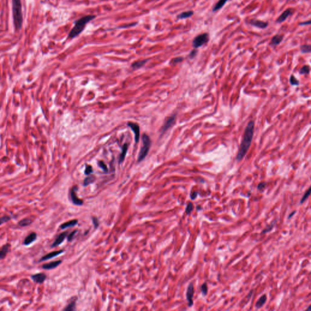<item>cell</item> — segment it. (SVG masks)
I'll use <instances>...</instances> for the list:
<instances>
[{
	"label": "cell",
	"mask_w": 311,
	"mask_h": 311,
	"mask_svg": "<svg viewBox=\"0 0 311 311\" xmlns=\"http://www.w3.org/2000/svg\"><path fill=\"white\" fill-rule=\"evenodd\" d=\"M68 231H64V232L61 233L57 237V238L55 240L54 242L52 243V244L51 246V247L54 248V247L60 246V245L64 241L66 237L68 236Z\"/></svg>",
	"instance_id": "cell-11"
},
{
	"label": "cell",
	"mask_w": 311,
	"mask_h": 311,
	"mask_svg": "<svg viewBox=\"0 0 311 311\" xmlns=\"http://www.w3.org/2000/svg\"><path fill=\"white\" fill-rule=\"evenodd\" d=\"M128 126L131 127V128L132 129V130L133 131V132L134 133V134H135V141L136 143H137L139 142V137H140V129H139V125H137L136 123H131V122H129L128 123Z\"/></svg>",
	"instance_id": "cell-13"
},
{
	"label": "cell",
	"mask_w": 311,
	"mask_h": 311,
	"mask_svg": "<svg viewBox=\"0 0 311 311\" xmlns=\"http://www.w3.org/2000/svg\"><path fill=\"white\" fill-rule=\"evenodd\" d=\"M201 291L203 295H206L208 292V287L206 283H204L201 286Z\"/></svg>",
	"instance_id": "cell-34"
},
{
	"label": "cell",
	"mask_w": 311,
	"mask_h": 311,
	"mask_svg": "<svg viewBox=\"0 0 311 311\" xmlns=\"http://www.w3.org/2000/svg\"><path fill=\"white\" fill-rule=\"evenodd\" d=\"M210 36L207 32L203 33L200 35H198L194 38L192 42V45L195 49H197L203 45L207 44L209 42Z\"/></svg>",
	"instance_id": "cell-5"
},
{
	"label": "cell",
	"mask_w": 311,
	"mask_h": 311,
	"mask_svg": "<svg viewBox=\"0 0 311 311\" xmlns=\"http://www.w3.org/2000/svg\"><path fill=\"white\" fill-rule=\"evenodd\" d=\"M62 263V260L52 261L49 263H46V264H43L42 268L44 270H51L53 269H55L57 267H58L59 265H60Z\"/></svg>",
	"instance_id": "cell-15"
},
{
	"label": "cell",
	"mask_w": 311,
	"mask_h": 311,
	"mask_svg": "<svg viewBox=\"0 0 311 311\" xmlns=\"http://www.w3.org/2000/svg\"><path fill=\"white\" fill-rule=\"evenodd\" d=\"M254 122L253 121H250L247 125L246 130L244 131L242 140L240 145L239 151H238V153L236 156V160L238 161H241L247 153V151L251 145V143H252V141L254 133Z\"/></svg>",
	"instance_id": "cell-1"
},
{
	"label": "cell",
	"mask_w": 311,
	"mask_h": 311,
	"mask_svg": "<svg viewBox=\"0 0 311 311\" xmlns=\"http://www.w3.org/2000/svg\"><path fill=\"white\" fill-rule=\"evenodd\" d=\"M10 220H11V217L10 216L6 215V216L1 217H0V226H1V225L9 222Z\"/></svg>",
	"instance_id": "cell-28"
},
{
	"label": "cell",
	"mask_w": 311,
	"mask_h": 311,
	"mask_svg": "<svg viewBox=\"0 0 311 311\" xmlns=\"http://www.w3.org/2000/svg\"><path fill=\"white\" fill-rule=\"evenodd\" d=\"M266 186V182H261L258 184V189L259 190H264V188H265Z\"/></svg>",
	"instance_id": "cell-39"
},
{
	"label": "cell",
	"mask_w": 311,
	"mask_h": 311,
	"mask_svg": "<svg viewBox=\"0 0 311 311\" xmlns=\"http://www.w3.org/2000/svg\"><path fill=\"white\" fill-rule=\"evenodd\" d=\"M175 116H172L170 117H169L167 121L164 123L163 126L162 128V133H163L164 132L166 131L167 130H168L172 125H173L175 122Z\"/></svg>",
	"instance_id": "cell-16"
},
{
	"label": "cell",
	"mask_w": 311,
	"mask_h": 311,
	"mask_svg": "<svg viewBox=\"0 0 311 311\" xmlns=\"http://www.w3.org/2000/svg\"><path fill=\"white\" fill-rule=\"evenodd\" d=\"M293 12H294V10L292 9H290V8L287 9L282 13L278 18L276 19V22L277 23L280 24L284 21H285L287 19V18H288L290 16L292 15Z\"/></svg>",
	"instance_id": "cell-8"
},
{
	"label": "cell",
	"mask_w": 311,
	"mask_h": 311,
	"mask_svg": "<svg viewBox=\"0 0 311 311\" xmlns=\"http://www.w3.org/2000/svg\"><path fill=\"white\" fill-rule=\"evenodd\" d=\"M98 165H99V167H100L104 171H105V172H107V171H108V168H107V165H106V164H105L103 162H102V161L99 162V163H98Z\"/></svg>",
	"instance_id": "cell-37"
},
{
	"label": "cell",
	"mask_w": 311,
	"mask_h": 311,
	"mask_svg": "<svg viewBox=\"0 0 311 311\" xmlns=\"http://www.w3.org/2000/svg\"><path fill=\"white\" fill-rule=\"evenodd\" d=\"M197 195H198V193L197 192V191H194V192L191 193V195H190L191 199H196V197H197Z\"/></svg>",
	"instance_id": "cell-43"
},
{
	"label": "cell",
	"mask_w": 311,
	"mask_h": 311,
	"mask_svg": "<svg viewBox=\"0 0 311 311\" xmlns=\"http://www.w3.org/2000/svg\"><path fill=\"white\" fill-rule=\"evenodd\" d=\"M283 38H284V35L276 34L272 38V39H271L270 44L272 46L279 45L283 40Z\"/></svg>",
	"instance_id": "cell-18"
},
{
	"label": "cell",
	"mask_w": 311,
	"mask_h": 311,
	"mask_svg": "<svg viewBox=\"0 0 311 311\" xmlns=\"http://www.w3.org/2000/svg\"><path fill=\"white\" fill-rule=\"evenodd\" d=\"M295 212H296V211L295 210V211H293V212H292V213H291L290 214V215L289 216V217H288V218H289H289H290V217H291V216H294V214L295 213Z\"/></svg>",
	"instance_id": "cell-45"
},
{
	"label": "cell",
	"mask_w": 311,
	"mask_h": 311,
	"mask_svg": "<svg viewBox=\"0 0 311 311\" xmlns=\"http://www.w3.org/2000/svg\"><path fill=\"white\" fill-rule=\"evenodd\" d=\"M12 14L14 24L16 31L22 28L23 23V15L22 10L21 0H12Z\"/></svg>",
	"instance_id": "cell-2"
},
{
	"label": "cell",
	"mask_w": 311,
	"mask_h": 311,
	"mask_svg": "<svg viewBox=\"0 0 311 311\" xmlns=\"http://www.w3.org/2000/svg\"><path fill=\"white\" fill-rule=\"evenodd\" d=\"M96 17V15H89L84 16L80 18V19H78V20L75 22L74 26L70 31L68 37L69 38L72 39L77 37L79 34H80L84 30L87 24L88 23L89 21H92V19H94Z\"/></svg>",
	"instance_id": "cell-3"
},
{
	"label": "cell",
	"mask_w": 311,
	"mask_h": 311,
	"mask_svg": "<svg viewBox=\"0 0 311 311\" xmlns=\"http://www.w3.org/2000/svg\"><path fill=\"white\" fill-rule=\"evenodd\" d=\"M193 14H194V12L193 10H187V11L183 12L181 13L180 14H179L177 16V18L179 19H186V18H190L191 17H192Z\"/></svg>",
	"instance_id": "cell-20"
},
{
	"label": "cell",
	"mask_w": 311,
	"mask_h": 311,
	"mask_svg": "<svg viewBox=\"0 0 311 311\" xmlns=\"http://www.w3.org/2000/svg\"><path fill=\"white\" fill-rule=\"evenodd\" d=\"M77 224H78V220H72L69 221L68 222H66L62 224L61 226H60V228L62 229H67V228H69V227H74V226H76Z\"/></svg>",
	"instance_id": "cell-19"
},
{
	"label": "cell",
	"mask_w": 311,
	"mask_h": 311,
	"mask_svg": "<svg viewBox=\"0 0 311 311\" xmlns=\"http://www.w3.org/2000/svg\"><path fill=\"white\" fill-rule=\"evenodd\" d=\"M77 190V186H74L71 190V191H70L71 199L72 203L76 205V206H82V205L83 204V201L82 199H79V198L77 197V193H76Z\"/></svg>",
	"instance_id": "cell-7"
},
{
	"label": "cell",
	"mask_w": 311,
	"mask_h": 311,
	"mask_svg": "<svg viewBox=\"0 0 311 311\" xmlns=\"http://www.w3.org/2000/svg\"><path fill=\"white\" fill-rule=\"evenodd\" d=\"M229 0H219V1L216 3V4L213 7L212 9L213 12H216L217 10H220L221 9H222L224 7V6L226 4V3Z\"/></svg>",
	"instance_id": "cell-22"
},
{
	"label": "cell",
	"mask_w": 311,
	"mask_h": 311,
	"mask_svg": "<svg viewBox=\"0 0 311 311\" xmlns=\"http://www.w3.org/2000/svg\"><path fill=\"white\" fill-rule=\"evenodd\" d=\"M310 306H309V308H308V309H306V310H310Z\"/></svg>",
	"instance_id": "cell-46"
},
{
	"label": "cell",
	"mask_w": 311,
	"mask_h": 311,
	"mask_svg": "<svg viewBox=\"0 0 311 311\" xmlns=\"http://www.w3.org/2000/svg\"><path fill=\"white\" fill-rule=\"evenodd\" d=\"M63 252H64L63 250L54 251V252H51L49 254H48L44 255L43 256H42L41 258L39 260L38 262L40 263V262H43V261H45L51 260V259L53 258H55V257H56V256H58L62 254Z\"/></svg>",
	"instance_id": "cell-9"
},
{
	"label": "cell",
	"mask_w": 311,
	"mask_h": 311,
	"mask_svg": "<svg viewBox=\"0 0 311 311\" xmlns=\"http://www.w3.org/2000/svg\"><path fill=\"white\" fill-rule=\"evenodd\" d=\"M276 222V221L275 220V221H274V222H272V224H271L270 225V226H267V227L262 231V233L264 234V233H266V232H269V231H270L271 230H272V229H273V227L275 226Z\"/></svg>",
	"instance_id": "cell-33"
},
{
	"label": "cell",
	"mask_w": 311,
	"mask_h": 311,
	"mask_svg": "<svg viewBox=\"0 0 311 311\" xmlns=\"http://www.w3.org/2000/svg\"><path fill=\"white\" fill-rule=\"evenodd\" d=\"M92 222H93L95 228H97L98 226H99V221L97 217H92Z\"/></svg>",
	"instance_id": "cell-41"
},
{
	"label": "cell",
	"mask_w": 311,
	"mask_h": 311,
	"mask_svg": "<svg viewBox=\"0 0 311 311\" xmlns=\"http://www.w3.org/2000/svg\"><path fill=\"white\" fill-rule=\"evenodd\" d=\"M183 58L182 57H176L174 59L172 60V63H179V62H181L182 60H183Z\"/></svg>",
	"instance_id": "cell-40"
},
{
	"label": "cell",
	"mask_w": 311,
	"mask_h": 311,
	"mask_svg": "<svg viewBox=\"0 0 311 311\" xmlns=\"http://www.w3.org/2000/svg\"><path fill=\"white\" fill-rule=\"evenodd\" d=\"M142 141L143 147H142L139 155L138 156V162H141L147 156L151 145V140L149 136H148L147 134H144L142 136Z\"/></svg>",
	"instance_id": "cell-4"
},
{
	"label": "cell",
	"mask_w": 311,
	"mask_h": 311,
	"mask_svg": "<svg viewBox=\"0 0 311 311\" xmlns=\"http://www.w3.org/2000/svg\"><path fill=\"white\" fill-rule=\"evenodd\" d=\"M249 23L250 25L254 26V27L260 28L261 29H266L268 26L267 22L259 20V19H252L249 21Z\"/></svg>",
	"instance_id": "cell-12"
},
{
	"label": "cell",
	"mask_w": 311,
	"mask_h": 311,
	"mask_svg": "<svg viewBox=\"0 0 311 311\" xmlns=\"http://www.w3.org/2000/svg\"><path fill=\"white\" fill-rule=\"evenodd\" d=\"M310 23H311L310 20H308V21H304V22L300 23H299V25H300V26H306V25H310Z\"/></svg>",
	"instance_id": "cell-44"
},
{
	"label": "cell",
	"mask_w": 311,
	"mask_h": 311,
	"mask_svg": "<svg viewBox=\"0 0 311 311\" xmlns=\"http://www.w3.org/2000/svg\"><path fill=\"white\" fill-rule=\"evenodd\" d=\"M37 238V235L35 232H32L26 237L23 241V244L26 246H29L32 242L36 241Z\"/></svg>",
	"instance_id": "cell-14"
},
{
	"label": "cell",
	"mask_w": 311,
	"mask_h": 311,
	"mask_svg": "<svg viewBox=\"0 0 311 311\" xmlns=\"http://www.w3.org/2000/svg\"><path fill=\"white\" fill-rule=\"evenodd\" d=\"M33 221L30 219V218H24V219L21 220V221H19L18 222V226H19L20 227H27V226H29V225H30L32 223Z\"/></svg>",
	"instance_id": "cell-24"
},
{
	"label": "cell",
	"mask_w": 311,
	"mask_h": 311,
	"mask_svg": "<svg viewBox=\"0 0 311 311\" xmlns=\"http://www.w3.org/2000/svg\"><path fill=\"white\" fill-rule=\"evenodd\" d=\"M310 191H311V188L309 187V188L306 191V192L304 193V195H303V197L301 198V199L300 202V204H303L309 197V196H310Z\"/></svg>",
	"instance_id": "cell-29"
},
{
	"label": "cell",
	"mask_w": 311,
	"mask_h": 311,
	"mask_svg": "<svg viewBox=\"0 0 311 311\" xmlns=\"http://www.w3.org/2000/svg\"><path fill=\"white\" fill-rule=\"evenodd\" d=\"M197 52H198L197 49L194 48L192 51H191L190 52V54H189V57H190V58H191V59L193 58H195V57L196 56V55L197 54Z\"/></svg>",
	"instance_id": "cell-36"
},
{
	"label": "cell",
	"mask_w": 311,
	"mask_h": 311,
	"mask_svg": "<svg viewBox=\"0 0 311 311\" xmlns=\"http://www.w3.org/2000/svg\"><path fill=\"white\" fill-rule=\"evenodd\" d=\"M10 245L9 244H6L0 248V260L4 258L6 255L10 252Z\"/></svg>",
	"instance_id": "cell-17"
},
{
	"label": "cell",
	"mask_w": 311,
	"mask_h": 311,
	"mask_svg": "<svg viewBox=\"0 0 311 311\" xmlns=\"http://www.w3.org/2000/svg\"><path fill=\"white\" fill-rule=\"evenodd\" d=\"M194 292H195V290H194V286H193V283L191 282L189 284V285L188 286V288H187V293H186V297H187V300L188 302V306L189 307H191L193 305V295H194Z\"/></svg>",
	"instance_id": "cell-6"
},
{
	"label": "cell",
	"mask_w": 311,
	"mask_h": 311,
	"mask_svg": "<svg viewBox=\"0 0 311 311\" xmlns=\"http://www.w3.org/2000/svg\"><path fill=\"white\" fill-rule=\"evenodd\" d=\"M77 233V230H74L72 231V232H71L68 236V241H71L72 240V239L74 238V236L75 235V234Z\"/></svg>",
	"instance_id": "cell-38"
},
{
	"label": "cell",
	"mask_w": 311,
	"mask_h": 311,
	"mask_svg": "<svg viewBox=\"0 0 311 311\" xmlns=\"http://www.w3.org/2000/svg\"><path fill=\"white\" fill-rule=\"evenodd\" d=\"M266 300H267V296L266 295H262L260 299L258 300V301H256V304H255V307L256 309H260L263 306L264 304L266 303Z\"/></svg>",
	"instance_id": "cell-21"
},
{
	"label": "cell",
	"mask_w": 311,
	"mask_h": 311,
	"mask_svg": "<svg viewBox=\"0 0 311 311\" xmlns=\"http://www.w3.org/2000/svg\"><path fill=\"white\" fill-rule=\"evenodd\" d=\"M30 278L34 282L41 284L45 281L46 278H47V276L44 273H38L32 275L30 276Z\"/></svg>",
	"instance_id": "cell-10"
},
{
	"label": "cell",
	"mask_w": 311,
	"mask_h": 311,
	"mask_svg": "<svg viewBox=\"0 0 311 311\" xmlns=\"http://www.w3.org/2000/svg\"><path fill=\"white\" fill-rule=\"evenodd\" d=\"M301 51L302 53L304 54H307V53H310L311 51V46L310 44H303L300 46Z\"/></svg>",
	"instance_id": "cell-27"
},
{
	"label": "cell",
	"mask_w": 311,
	"mask_h": 311,
	"mask_svg": "<svg viewBox=\"0 0 311 311\" xmlns=\"http://www.w3.org/2000/svg\"><path fill=\"white\" fill-rule=\"evenodd\" d=\"M193 208H194L193 204L191 202H189L186 207V209H185V213H186L187 215L190 214L191 213V211L193 210Z\"/></svg>",
	"instance_id": "cell-32"
},
{
	"label": "cell",
	"mask_w": 311,
	"mask_h": 311,
	"mask_svg": "<svg viewBox=\"0 0 311 311\" xmlns=\"http://www.w3.org/2000/svg\"><path fill=\"white\" fill-rule=\"evenodd\" d=\"M147 61H148V60H143L136 62H134V63H133V64H132V68H136V69L139 68L143 66L147 63Z\"/></svg>",
	"instance_id": "cell-26"
},
{
	"label": "cell",
	"mask_w": 311,
	"mask_h": 311,
	"mask_svg": "<svg viewBox=\"0 0 311 311\" xmlns=\"http://www.w3.org/2000/svg\"><path fill=\"white\" fill-rule=\"evenodd\" d=\"M310 72V67L308 65H304L300 69V74H308Z\"/></svg>",
	"instance_id": "cell-30"
},
{
	"label": "cell",
	"mask_w": 311,
	"mask_h": 311,
	"mask_svg": "<svg viewBox=\"0 0 311 311\" xmlns=\"http://www.w3.org/2000/svg\"><path fill=\"white\" fill-rule=\"evenodd\" d=\"M92 172V167L91 166H87V168H86L85 170V173L87 175H88L89 174H91Z\"/></svg>",
	"instance_id": "cell-42"
},
{
	"label": "cell",
	"mask_w": 311,
	"mask_h": 311,
	"mask_svg": "<svg viewBox=\"0 0 311 311\" xmlns=\"http://www.w3.org/2000/svg\"><path fill=\"white\" fill-rule=\"evenodd\" d=\"M290 84L292 85H299V82L297 80V79L293 75H291L290 77Z\"/></svg>",
	"instance_id": "cell-35"
},
{
	"label": "cell",
	"mask_w": 311,
	"mask_h": 311,
	"mask_svg": "<svg viewBox=\"0 0 311 311\" xmlns=\"http://www.w3.org/2000/svg\"><path fill=\"white\" fill-rule=\"evenodd\" d=\"M127 150H128V145L127 144H125L123 146V148H122V154H121L120 156V157H119V163H121L122 162H123V161H124L125 159V156H126V154H127Z\"/></svg>",
	"instance_id": "cell-25"
},
{
	"label": "cell",
	"mask_w": 311,
	"mask_h": 311,
	"mask_svg": "<svg viewBox=\"0 0 311 311\" xmlns=\"http://www.w3.org/2000/svg\"><path fill=\"white\" fill-rule=\"evenodd\" d=\"M76 299L77 298L74 297L72 299L71 302L68 304V305L63 310L66 311H72L74 310L75 309V305H76Z\"/></svg>",
	"instance_id": "cell-23"
},
{
	"label": "cell",
	"mask_w": 311,
	"mask_h": 311,
	"mask_svg": "<svg viewBox=\"0 0 311 311\" xmlns=\"http://www.w3.org/2000/svg\"><path fill=\"white\" fill-rule=\"evenodd\" d=\"M94 181H95V177L94 176L88 177L86 178L84 181V185L85 186H87V185H88L89 184L94 182Z\"/></svg>",
	"instance_id": "cell-31"
}]
</instances>
